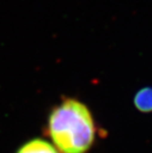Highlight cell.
<instances>
[{
    "mask_svg": "<svg viewBox=\"0 0 152 153\" xmlns=\"http://www.w3.org/2000/svg\"><path fill=\"white\" fill-rule=\"evenodd\" d=\"M98 128L91 111L79 100L66 98L51 110L47 133L59 153H87Z\"/></svg>",
    "mask_w": 152,
    "mask_h": 153,
    "instance_id": "obj_1",
    "label": "cell"
},
{
    "mask_svg": "<svg viewBox=\"0 0 152 153\" xmlns=\"http://www.w3.org/2000/svg\"><path fill=\"white\" fill-rule=\"evenodd\" d=\"M16 153H59V151L50 141L34 138L24 143Z\"/></svg>",
    "mask_w": 152,
    "mask_h": 153,
    "instance_id": "obj_2",
    "label": "cell"
},
{
    "mask_svg": "<svg viewBox=\"0 0 152 153\" xmlns=\"http://www.w3.org/2000/svg\"><path fill=\"white\" fill-rule=\"evenodd\" d=\"M133 104L139 112H152V86L144 87L138 90L133 98Z\"/></svg>",
    "mask_w": 152,
    "mask_h": 153,
    "instance_id": "obj_3",
    "label": "cell"
}]
</instances>
